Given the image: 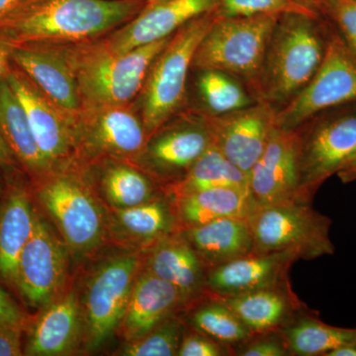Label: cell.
<instances>
[{"mask_svg":"<svg viewBox=\"0 0 356 356\" xmlns=\"http://www.w3.org/2000/svg\"><path fill=\"white\" fill-rule=\"evenodd\" d=\"M15 159L13 151L0 132V168H13L15 163Z\"/></svg>","mask_w":356,"mask_h":356,"instance_id":"cell-44","label":"cell"},{"mask_svg":"<svg viewBox=\"0 0 356 356\" xmlns=\"http://www.w3.org/2000/svg\"><path fill=\"white\" fill-rule=\"evenodd\" d=\"M216 17L215 9L182 26L152 64L143 88L142 121L147 138L161 130L184 102L194 56Z\"/></svg>","mask_w":356,"mask_h":356,"instance_id":"cell-4","label":"cell"},{"mask_svg":"<svg viewBox=\"0 0 356 356\" xmlns=\"http://www.w3.org/2000/svg\"><path fill=\"white\" fill-rule=\"evenodd\" d=\"M233 355L289 356L280 331L252 334L245 343L233 348Z\"/></svg>","mask_w":356,"mask_h":356,"instance_id":"cell-37","label":"cell"},{"mask_svg":"<svg viewBox=\"0 0 356 356\" xmlns=\"http://www.w3.org/2000/svg\"><path fill=\"white\" fill-rule=\"evenodd\" d=\"M297 261L298 257L291 252H250L210 269L207 274L208 293L228 297L286 284L289 283L290 267Z\"/></svg>","mask_w":356,"mask_h":356,"instance_id":"cell-19","label":"cell"},{"mask_svg":"<svg viewBox=\"0 0 356 356\" xmlns=\"http://www.w3.org/2000/svg\"><path fill=\"white\" fill-rule=\"evenodd\" d=\"M25 318L17 304L8 293L0 288V325L22 330Z\"/></svg>","mask_w":356,"mask_h":356,"instance_id":"cell-39","label":"cell"},{"mask_svg":"<svg viewBox=\"0 0 356 356\" xmlns=\"http://www.w3.org/2000/svg\"><path fill=\"white\" fill-rule=\"evenodd\" d=\"M281 15L221 16L205 35L192 65L245 79L255 88L271 35Z\"/></svg>","mask_w":356,"mask_h":356,"instance_id":"cell-5","label":"cell"},{"mask_svg":"<svg viewBox=\"0 0 356 356\" xmlns=\"http://www.w3.org/2000/svg\"><path fill=\"white\" fill-rule=\"evenodd\" d=\"M273 106L259 102L224 115H204L213 145L231 163L250 175L275 127Z\"/></svg>","mask_w":356,"mask_h":356,"instance_id":"cell-12","label":"cell"},{"mask_svg":"<svg viewBox=\"0 0 356 356\" xmlns=\"http://www.w3.org/2000/svg\"><path fill=\"white\" fill-rule=\"evenodd\" d=\"M191 329V327H189ZM178 356H226L233 355L232 350L218 343L209 337L195 330L186 331L185 329Z\"/></svg>","mask_w":356,"mask_h":356,"instance_id":"cell-38","label":"cell"},{"mask_svg":"<svg viewBox=\"0 0 356 356\" xmlns=\"http://www.w3.org/2000/svg\"><path fill=\"white\" fill-rule=\"evenodd\" d=\"M144 269L177 288L186 309L209 294L207 268L181 231L149 247Z\"/></svg>","mask_w":356,"mask_h":356,"instance_id":"cell-20","label":"cell"},{"mask_svg":"<svg viewBox=\"0 0 356 356\" xmlns=\"http://www.w3.org/2000/svg\"><path fill=\"white\" fill-rule=\"evenodd\" d=\"M218 0H163L152 4L102 42L115 53H126L139 47L172 36L182 26L217 8Z\"/></svg>","mask_w":356,"mask_h":356,"instance_id":"cell-16","label":"cell"},{"mask_svg":"<svg viewBox=\"0 0 356 356\" xmlns=\"http://www.w3.org/2000/svg\"><path fill=\"white\" fill-rule=\"evenodd\" d=\"M248 220L254 240L252 252H291L305 261L334 254L332 220L314 209L312 203L257 207Z\"/></svg>","mask_w":356,"mask_h":356,"instance_id":"cell-7","label":"cell"},{"mask_svg":"<svg viewBox=\"0 0 356 356\" xmlns=\"http://www.w3.org/2000/svg\"><path fill=\"white\" fill-rule=\"evenodd\" d=\"M11 60L38 86L70 120L81 114L83 104L67 49L53 44H11Z\"/></svg>","mask_w":356,"mask_h":356,"instance_id":"cell-14","label":"cell"},{"mask_svg":"<svg viewBox=\"0 0 356 356\" xmlns=\"http://www.w3.org/2000/svg\"><path fill=\"white\" fill-rule=\"evenodd\" d=\"M293 1L320 17L324 13L327 0H293Z\"/></svg>","mask_w":356,"mask_h":356,"instance_id":"cell-45","label":"cell"},{"mask_svg":"<svg viewBox=\"0 0 356 356\" xmlns=\"http://www.w3.org/2000/svg\"><path fill=\"white\" fill-rule=\"evenodd\" d=\"M204 266L210 269L245 257L254 250L248 219L224 218L181 229Z\"/></svg>","mask_w":356,"mask_h":356,"instance_id":"cell-24","label":"cell"},{"mask_svg":"<svg viewBox=\"0 0 356 356\" xmlns=\"http://www.w3.org/2000/svg\"><path fill=\"white\" fill-rule=\"evenodd\" d=\"M217 187L248 189V175L212 145L179 181L168 187L166 192L178 195Z\"/></svg>","mask_w":356,"mask_h":356,"instance_id":"cell-31","label":"cell"},{"mask_svg":"<svg viewBox=\"0 0 356 356\" xmlns=\"http://www.w3.org/2000/svg\"><path fill=\"white\" fill-rule=\"evenodd\" d=\"M6 79L25 110L40 151L54 168L69 156L74 145L76 131L70 125V119L13 60Z\"/></svg>","mask_w":356,"mask_h":356,"instance_id":"cell-15","label":"cell"},{"mask_svg":"<svg viewBox=\"0 0 356 356\" xmlns=\"http://www.w3.org/2000/svg\"><path fill=\"white\" fill-rule=\"evenodd\" d=\"M185 309L184 300L177 288L143 269L134 283L119 329L126 341H136Z\"/></svg>","mask_w":356,"mask_h":356,"instance_id":"cell-21","label":"cell"},{"mask_svg":"<svg viewBox=\"0 0 356 356\" xmlns=\"http://www.w3.org/2000/svg\"><path fill=\"white\" fill-rule=\"evenodd\" d=\"M185 323L213 341L232 350L252 336V332L243 324L219 297L206 295L187 308Z\"/></svg>","mask_w":356,"mask_h":356,"instance_id":"cell-30","label":"cell"},{"mask_svg":"<svg viewBox=\"0 0 356 356\" xmlns=\"http://www.w3.org/2000/svg\"><path fill=\"white\" fill-rule=\"evenodd\" d=\"M139 8L135 0H39L0 24V38L10 44L88 41Z\"/></svg>","mask_w":356,"mask_h":356,"instance_id":"cell-1","label":"cell"},{"mask_svg":"<svg viewBox=\"0 0 356 356\" xmlns=\"http://www.w3.org/2000/svg\"><path fill=\"white\" fill-rule=\"evenodd\" d=\"M337 177L343 182V184H350V182L356 180V149L353 154L346 159L343 165L339 168L337 172Z\"/></svg>","mask_w":356,"mask_h":356,"instance_id":"cell-42","label":"cell"},{"mask_svg":"<svg viewBox=\"0 0 356 356\" xmlns=\"http://www.w3.org/2000/svg\"><path fill=\"white\" fill-rule=\"evenodd\" d=\"M216 11L228 17L295 13L318 18L293 0H218Z\"/></svg>","mask_w":356,"mask_h":356,"instance_id":"cell-35","label":"cell"},{"mask_svg":"<svg viewBox=\"0 0 356 356\" xmlns=\"http://www.w3.org/2000/svg\"><path fill=\"white\" fill-rule=\"evenodd\" d=\"M212 145V136L202 116L191 123L159 130L147 142L142 154L149 170L163 179L172 180V185L179 181Z\"/></svg>","mask_w":356,"mask_h":356,"instance_id":"cell-17","label":"cell"},{"mask_svg":"<svg viewBox=\"0 0 356 356\" xmlns=\"http://www.w3.org/2000/svg\"><path fill=\"white\" fill-rule=\"evenodd\" d=\"M323 15L337 26L339 36L356 58V0H327Z\"/></svg>","mask_w":356,"mask_h":356,"instance_id":"cell-36","label":"cell"},{"mask_svg":"<svg viewBox=\"0 0 356 356\" xmlns=\"http://www.w3.org/2000/svg\"><path fill=\"white\" fill-rule=\"evenodd\" d=\"M11 50L13 46L0 38V79L6 76L11 64Z\"/></svg>","mask_w":356,"mask_h":356,"instance_id":"cell-43","label":"cell"},{"mask_svg":"<svg viewBox=\"0 0 356 356\" xmlns=\"http://www.w3.org/2000/svg\"><path fill=\"white\" fill-rule=\"evenodd\" d=\"M39 0H0V24Z\"/></svg>","mask_w":356,"mask_h":356,"instance_id":"cell-41","label":"cell"},{"mask_svg":"<svg viewBox=\"0 0 356 356\" xmlns=\"http://www.w3.org/2000/svg\"><path fill=\"white\" fill-rule=\"evenodd\" d=\"M198 90L211 115H224L245 108L252 100L231 74L216 70H200Z\"/></svg>","mask_w":356,"mask_h":356,"instance_id":"cell-33","label":"cell"},{"mask_svg":"<svg viewBox=\"0 0 356 356\" xmlns=\"http://www.w3.org/2000/svg\"><path fill=\"white\" fill-rule=\"evenodd\" d=\"M172 196L181 229L224 218L248 219L257 208L248 189L235 187H217Z\"/></svg>","mask_w":356,"mask_h":356,"instance_id":"cell-25","label":"cell"},{"mask_svg":"<svg viewBox=\"0 0 356 356\" xmlns=\"http://www.w3.org/2000/svg\"><path fill=\"white\" fill-rule=\"evenodd\" d=\"M77 119L86 146L95 153L133 158L146 147L144 124L126 105L83 109Z\"/></svg>","mask_w":356,"mask_h":356,"instance_id":"cell-18","label":"cell"},{"mask_svg":"<svg viewBox=\"0 0 356 356\" xmlns=\"http://www.w3.org/2000/svg\"><path fill=\"white\" fill-rule=\"evenodd\" d=\"M298 132L274 127L261 158L248 175L257 207L299 201Z\"/></svg>","mask_w":356,"mask_h":356,"instance_id":"cell-13","label":"cell"},{"mask_svg":"<svg viewBox=\"0 0 356 356\" xmlns=\"http://www.w3.org/2000/svg\"><path fill=\"white\" fill-rule=\"evenodd\" d=\"M293 356H325L343 346L356 343V329L325 324L316 312H301L280 331Z\"/></svg>","mask_w":356,"mask_h":356,"instance_id":"cell-29","label":"cell"},{"mask_svg":"<svg viewBox=\"0 0 356 356\" xmlns=\"http://www.w3.org/2000/svg\"><path fill=\"white\" fill-rule=\"evenodd\" d=\"M0 188H1V185H0Z\"/></svg>","mask_w":356,"mask_h":356,"instance_id":"cell-47","label":"cell"},{"mask_svg":"<svg viewBox=\"0 0 356 356\" xmlns=\"http://www.w3.org/2000/svg\"><path fill=\"white\" fill-rule=\"evenodd\" d=\"M83 332V307L79 304L76 293H67L43 308L33 325L25 355H69L76 348Z\"/></svg>","mask_w":356,"mask_h":356,"instance_id":"cell-22","label":"cell"},{"mask_svg":"<svg viewBox=\"0 0 356 356\" xmlns=\"http://www.w3.org/2000/svg\"><path fill=\"white\" fill-rule=\"evenodd\" d=\"M102 186L105 199L115 209L146 203L159 194L147 175L121 163L110 165L105 170Z\"/></svg>","mask_w":356,"mask_h":356,"instance_id":"cell-32","label":"cell"},{"mask_svg":"<svg viewBox=\"0 0 356 356\" xmlns=\"http://www.w3.org/2000/svg\"><path fill=\"white\" fill-rule=\"evenodd\" d=\"M219 298L234 311L252 334L281 331L307 309L293 292L290 282Z\"/></svg>","mask_w":356,"mask_h":356,"instance_id":"cell-23","label":"cell"},{"mask_svg":"<svg viewBox=\"0 0 356 356\" xmlns=\"http://www.w3.org/2000/svg\"><path fill=\"white\" fill-rule=\"evenodd\" d=\"M21 330L0 325V356L22 355Z\"/></svg>","mask_w":356,"mask_h":356,"instance_id":"cell-40","label":"cell"},{"mask_svg":"<svg viewBox=\"0 0 356 356\" xmlns=\"http://www.w3.org/2000/svg\"><path fill=\"white\" fill-rule=\"evenodd\" d=\"M46 178L37 193L40 202L72 254H90L104 238L106 222L102 205L86 185L72 175Z\"/></svg>","mask_w":356,"mask_h":356,"instance_id":"cell-9","label":"cell"},{"mask_svg":"<svg viewBox=\"0 0 356 356\" xmlns=\"http://www.w3.org/2000/svg\"><path fill=\"white\" fill-rule=\"evenodd\" d=\"M36 213L24 189L14 188L0 208V277L14 285L18 261L31 238Z\"/></svg>","mask_w":356,"mask_h":356,"instance_id":"cell-28","label":"cell"},{"mask_svg":"<svg viewBox=\"0 0 356 356\" xmlns=\"http://www.w3.org/2000/svg\"><path fill=\"white\" fill-rule=\"evenodd\" d=\"M67 250L46 220L36 214L31 238L18 261L14 283L28 305L43 309L60 297L67 276Z\"/></svg>","mask_w":356,"mask_h":356,"instance_id":"cell-11","label":"cell"},{"mask_svg":"<svg viewBox=\"0 0 356 356\" xmlns=\"http://www.w3.org/2000/svg\"><path fill=\"white\" fill-rule=\"evenodd\" d=\"M299 200L312 203L356 149V102L327 110L297 129Z\"/></svg>","mask_w":356,"mask_h":356,"instance_id":"cell-6","label":"cell"},{"mask_svg":"<svg viewBox=\"0 0 356 356\" xmlns=\"http://www.w3.org/2000/svg\"><path fill=\"white\" fill-rule=\"evenodd\" d=\"M186 325L178 315L166 318L146 336L127 341L120 355L173 356L177 355Z\"/></svg>","mask_w":356,"mask_h":356,"instance_id":"cell-34","label":"cell"},{"mask_svg":"<svg viewBox=\"0 0 356 356\" xmlns=\"http://www.w3.org/2000/svg\"><path fill=\"white\" fill-rule=\"evenodd\" d=\"M356 102V58L334 34L327 41L320 67L292 99L275 111V126L297 130L327 110Z\"/></svg>","mask_w":356,"mask_h":356,"instance_id":"cell-8","label":"cell"},{"mask_svg":"<svg viewBox=\"0 0 356 356\" xmlns=\"http://www.w3.org/2000/svg\"><path fill=\"white\" fill-rule=\"evenodd\" d=\"M151 1L153 2V3H156V2L163 1V0H151Z\"/></svg>","mask_w":356,"mask_h":356,"instance_id":"cell-46","label":"cell"},{"mask_svg":"<svg viewBox=\"0 0 356 356\" xmlns=\"http://www.w3.org/2000/svg\"><path fill=\"white\" fill-rule=\"evenodd\" d=\"M318 18L304 14H283L267 47L264 67L254 90L259 102L273 106L292 99L316 74L327 41Z\"/></svg>","mask_w":356,"mask_h":356,"instance_id":"cell-2","label":"cell"},{"mask_svg":"<svg viewBox=\"0 0 356 356\" xmlns=\"http://www.w3.org/2000/svg\"><path fill=\"white\" fill-rule=\"evenodd\" d=\"M172 36L126 53L104 44L69 48L83 109L128 104L144 88L154 60Z\"/></svg>","mask_w":356,"mask_h":356,"instance_id":"cell-3","label":"cell"},{"mask_svg":"<svg viewBox=\"0 0 356 356\" xmlns=\"http://www.w3.org/2000/svg\"><path fill=\"white\" fill-rule=\"evenodd\" d=\"M140 267L137 254H119L100 264L91 276L83 308L89 350L99 348L120 327Z\"/></svg>","mask_w":356,"mask_h":356,"instance_id":"cell-10","label":"cell"},{"mask_svg":"<svg viewBox=\"0 0 356 356\" xmlns=\"http://www.w3.org/2000/svg\"><path fill=\"white\" fill-rule=\"evenodd\" d=\"M113 225L117 235L147 248L181 231L175 199L168 192L158 194L146 203L115 210Z\"/></svg>","mask_w":356,"mask_h":356,"instance_id":"cell-26","label":"cell"},{"mask_svg":"<svg viewBox=\"0 0 356 356\" xmlns=\"http://www.w3.org/2000/svg\"><path fill=\"white\" fill-rule=\"evenodd\" d=\"M0 132L26 172L36 178L48 177L53 166L40 151L25 110L6 76L0 79Z\"/></svg>","mask_w":356,"mask_h":356,"instance_id":"cell-27","label":"cell"}]
</instances>
